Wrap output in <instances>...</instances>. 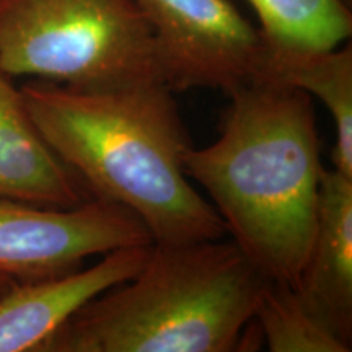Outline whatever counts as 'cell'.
<instances>
[{
    "label": "cell",
    "mask_w": 352,
    "mask_h": 352,
    "mask_svg": "<svg viewBox=\"0 0 352 352\" xmlns=\"http://www.w3.org/2000/svg\"><path fill=\"white\" fill-rule=\"evenodd\" d=\"M20 88L59 160L96 199L138 215L153 243L227 235L214 206L189 183L183 158L191 139L164 83L88 91L34 80Z\"/></svg>",
    "instance_id": "obj_1"
},
{
    "label": "cell",
    "mask_w": 352,
    "mask_h": 352,
    "mask_svg": "<svg viewBox=\"0 0 352 352\" xmlns=\"http://www.w3.org/2000/svg\"><path fill=\"white\" fill-rule=\"evenodd\" d=\"M220 135L184 153L245 256L276 284L296 287L315 233L320 160L314 104L297 88L253 82L230 94Z\"/></svg>",
    "instance_id": "obj_2"
},
{
    "label": "cell",
    "mask_w": 352,
    "mask_h": 352,
    "mask_svg": "<svg viewBox=\"0 0 352 352\" xmlns=\"http://www.w3.org/2000/svg\"><path fill=\"white\" fill-rule=\"evenodd\" d=\"M267 280L233 241L152 243L138 274L85 303L38 352H230Z\"/></svg>",
    "instance_id": "obj_3"
},
{
    "label": "cell",
    "mask_w": 352,
    "mask_h": 352,
    "mask_svg": "<svg viewBox=\"0 0 352 352\" xmlns=\"http://www.w3.org/2000/svg\"><path fill=\"white\" fill-rule=\"evenodd\" d=\"M0 70L88 91L164 83L134 0H0Z\"/></svg>",
    "instance_id": "obj_4"
},
{
    "label": "cell",
    "mask_w": 352,
    "mask_h": 352,
    "mask_svg": "<svg viewBox=\"0 0 352 352\" xmlns=\"http://www.w3.org/2000/svg\"><path fill=\"white\" fill-rule=\"evenodd\" d=\"M151 30L162 82L230 95L258 82L266 43L230 0H134Z\"/></svg>",
    "instance_id": "obj_5"
},
{
    "label": "cell",
    "mask_w": 352,
    "mask_h": 352,
    "mask_svg": "<svg viewBox=\"0 0 352 352\" xmlns=\"http://www.w3.org/2000/svg\"><path fill=\"white\" fill-rule=\"evenodd\" d=\"M153 243L138 215L114 202L44 208L0 197V272L16 283L78 270L87 258Z\"/></svg>",
    "instance_id": "obj_6"
},
{
    "label": "cell",
    "mask_w": 352,
    "mask_h": 352,
    "mask_svg": "<svg viewBox=\"0 0 352 352\" xmlns=\"http://www.w3.org/2000/svg\"><path fill=\"white\" fill-rule=\"evenodd\" d=\"M151 248L152 243L124 246L91 267L13 284L0 294V352H38L85 303L138 274Z\"/></svg>",
    "instance_id": "obj_7"
},
{
    "label": "cell",
    "mask_w": 352,
    "mask_h": 352,
    "mask_svg": "<svg viewBox=\"0 0 352 352\" xmlns=\"http://www.w3.org/2000/svg\"><path fill=\"white\" fill-rule=\"evenodd\" d=\"M352 346V178L323 168L315 233L294 287Z\"/></svg>",
    "instance_id": "obj_8"
},
{
    "label": "cell",
    "mask_w": 352,
    "mask_h": 352,
    "mask_svg": "<svg viewBox=\"0 0 352 352\" xmlns=\"http://www.w3.org/2000/svg\"><path fill=\"white\" fill-rule=\"evenodd\" d=\"M0 197L44 208H74L87 188L44 142L21 88L0 70Z\"/></svg>",
    "instance_id": "obj_9"
},
{
    "label": "cell",
    "mask_w": 352,
    "mask_h": 352,
    "mask_svg": "<svg viewBox=\"0 0 352 352\" xmlns=\"http://www.w3.org/2000/svg\"><path fill=\"white\" fill-rule=\"evenodd\" d=\"M259 80L297 88L324 104L336 131L331 153L334 170L352 178L351 44L327 51H284L266 44Z\"/></svg>",
    "instance_id": "obj_10"
},
{
    "label": "cell",
    "mask_w": 352,
    "mask_h": 352,
    "mask_svg": "<svg viewBox=\"0 0 352 352\" xmlns=\"http://www.w3.org/2000/svg\"><path fill=\"white\" fill-rule=\"evenodd\" d=\"M272 50L327 51L342 46L352 33L344 0H248Z\"/></svg>",
    "instance_id": "obj_11"
},
{
    "label": "cell",
    "mask_w": 352,
    "mask_h": 352,
    "mask_svg": "<svg viewBox=\"0 0 352 352\" xmlns=\"http://www.w3.org/2000/svg\"><path fill=\"white\" fill-rule=\"evenodd\" d=\"M254 321L271 352H349L352 349L290 285L267 283L259 298Z\"/></svg>",
    "instance_id": "obj_12"
},
{
    "label": "cell",
    "mask_w": 352,
    "mask_h": 352,
    "mask_svg": "<svg viewBox=\"0 0 352 352\" xmlns=\"http://www.w3.org/2000/svg\"><path fill=\"white\" fill-rule=\"evenodd\" d=\"M15 283H16V280L12 279L10 276L2 274V272H0V294H3L7 289H10Z\"/></svg>",
    "instance_id": "obj_13"
}]
</instances>
